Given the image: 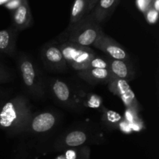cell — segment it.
Masks as SVG:
<instances>
[{"label":"cell","instance_id":"obj_14","mask_svg":"<svg viewBox=\"0 0 159 159\" xmlns=\"http://www.w3.org/2000/svg\"><path fill=\"white\" fill-rule=\"evenodd\" d=\"M17 30L15 27L0 30V53L12 55L15 51Z\"/></svg>","mask_w":159,"mask_h":159},{"label":"cell","instance_id":"obj_2","mask_svg":"<svg viewBox=\"0 0 159 159\" xmlns=\"http://www.w3.org/2000/svg\"><path fill=\"white\" fill-rule=\"evenodd\" d=\"M103 34L100 23L96 22L89 12L79 21L69 24L67 41L89 47L94 44Z\"/></svg>","mask_w":159,"mask_h":159},{"label":"cell","instance_id":"obj_23","mask_svg":"<svg viewBox=\"0 0 159 159\" xmlns=\"http://www.w3.org/2000/svg\"><path fill=\"white\" fill-rule=\"evenodd\" d=\"M98 1H99V0H88V12H89H89H91L93 9H94V7L96 6V3L98 2Z\"/></svg>","mask_w":159,"mask_h":159},{"label":"cell","instance_id":"obj_24","mask_svg":"<svg viewBox=\"0 0 159 159\" xmlns=\"http://www.w3.org/2000/svg\"><path fill=\"white\" fill-rule=\"evenodd\" d=\"M152 7L158 12L159 9V0H152Z\"/></svg>","mask_w":159,"mask_h":159},{"label":"cell","instance_id":"obj_11","mask_svg":"<svg viewBox=\"0 0 159 159\" xmlns=\"http://www.w3.org/2000/svg\"><path fill=\"white\" fill-rule=\"evenodd\" d=\"M119 2L120 0H99L90 13L94 20L101 24L110 18L116 9Z\"/></svg>","mask_w":159,"mask_h":159},{"label":"cell","instance_id":"obj_7","mask_svg":"<svg viewBox=\"0 0 159 159\" xmlns=\"http://www.w3.org/2000/svg\"><path fill=\"white\" fill-rule=\"evenodd\" d=\"M42 60L48 68L55 71H65L67 62L65 60L59 47L55 44L48 45L42 51Z\"/></svg>","mask_w":159,"mask_h":159},{"label":"cell","instance_id":"obj_8","mask_svg":"<svg viewBox=\"0 0 159 159\" xmlns=\"http://www.w3.org/2000/svg\"><path fill=\"white\" fill-rule=\"evenodd\" d=\"M57 121L56 116L51 112H43L31 117L26 130H31L34 133L42 134L51 130Z\"/></svg>","mask_w":159,"mask_h":159},{"label":"cell","instance_id":"obj_4","mask_svg":"<svg viewBox=\"0 0 159 159\" xmlns=\"http://www.w3.org/2000/svg\"><path fill=\"white\" fill-rule=\"evenodd\" d=\"M20 75L23 85L32 96L42 97L44 94V85L37 67L26 56H20L19 60Z\"/></svg>","mask_w":159,"mask_h":159},{"label":"cell","instance_id":"obj_9","mask_svg":"<svg viewBox=\"0 0 159 159\" xmlns=\"http://www.w3.org/2000/svg\"><path fill=\"white\" fill-rule=\"evenodd\" d=\"M78 75L90 84H105L110 81L113 75L108 68H88L78 71Z\"/></svg>","mask_w":159,"mask_h":159},{"label":"cell","instance_id":"obj_21","mask_svg":"<svg viewBox=\"0 0 159 159\" xmlns=\"http://www.w3.org/2000/svg\"><path fill=\"white\" fill-rule=\"evenodd\" d=\"M157 18H158V12L155 11L152 7H151L150 9L146 12V19H147L150 23H153L156 21Z\"/></svg>","mask_w":159,"mask_h":159},{"label":"cell","instance_id":"obj_26","mask_svg":"<svg viewBox=\"0 0 159 159\" xmlns=\"http://www.w3.org/2000/svg\"><path fill=\"white\" fill-rule=\"evenodd\" d=\"M1 102H2V101H0V104H1Z\"/></svg>","mask_w":159,"mask_h":159},{"label":"cell","instance_id":"obj_12","mask_svg":"<svg viewBox=\"0 0 159 159\" xmlns=\"http://www.w3.org/2000/svg\"><path fill=\"white\" fill-rule=\"evenodd\" d=\"M12 20H13V27H15L17 30L26 29L30 25L32 21V16L26 0H22L20 6L16 8Z\"/></svg>","mask_w":159,"mask_h":159},{"label":"cell","instance_id":"obj_3","mask_svg":"<svg viewBox=\"0 0 159 159\" xmlns=\"http://www.w3.org/2000/svg\"><path fill=\"white\" fill-rule=\"evenodd\" d=\"M67 65L76 71L86 69L89 63L96 57V53L89 47L65 41L59 46Z\"/></svg>","mask_w":159,"mask_h":159},{"label":"cell","instance_id":"obj_10","mask_svg":"<svg viewBox=\"0 0 159 159\" xmlns=\"http://www.w3.org/2000/svg\"><path fill=\"white\" fill-rule=\"evenodd\" d=\"M108 69L113 76L118 79H124L126 81L131 80L134 77V71L130 61L122 60H116L107 57Z\"/></svg>","mask_w":159,"mask_h":159},{"label":"cell","instance_id":"obj_1","mask_svg":"<svg viewBox=\"0 0 159 159\" xmlns=\"http://www.w3.org/2000/svg\"><path fill=\"white\" fill-rule=\"evenodd\" d=\"M32 117L27 99L18 96L0 104V128L13 134L26 130Z\"/></svg>","mask_w":159,"mask_h":159},{"label":"cell","instance_id":"obj_13","mask_svg":"<svg viewBox=\"0 0 159 159\" xmlns=\"http://www.w3.org/2000/svg\"><path fill=\"white\" fill-rule=\"evenodd\" d=\"M51 91L54 98L61 104L68 107H72V97L68 85L65 82L59 79H54L51 84Z\"/></svg>","mask_w":159,"mask_h":159},{"label":"cell","instance_id":"obj_17","mask_svg":"<svg viewBox=\"0 0 159 159\" xmlns=\"http://www.w3.org/2000/svg\"><path fill=\"white\" fill-rule=\"evenodd\" d=\"M57 159H89V149L82 148L79 150H68Z\"/></svg>","mask_w":159,"mask_h":159},{"label":"cell","instance_id":"obj_6","mask_svg":"<svg viewBox=\"0 0 159 159\" xmlns=\"http://www.w3.org/2000/svg\"><path fill=\"white\" fill-rule=\"evenodd\" d=\"M93 46L102 51L110 58L127 61L130 60V56L125 49L116 40L105 34H102Z\"/></svg>","mask_w":159,"mask_h":159},{"label":"cell","instance_id":"obj_19","mask_svg":"<svg viewBox=\"0 0 159 159\" xmlns=\"http://www.w3.org/2000/svg\"><path fill=\"white\" fill-rule=\"evenodd\" d=\"M105 117L107 118V122L110 123V124H117L118 121L121 119V116H120L118 113H114L113 111H108L107 113H106Z\"/></svg>","mask_w":159,"mask_h":159},{"label":"cell","instance_id":"obj_20","mask_svg":"<svg viewBox=\"0 0 159 159\" xmlns=\"http://www.w3.org/2000/svg\"><path fill=\"white\" fill-rule=\"evenodd\" d=\"M138 5L141 10L146 12L152 7V0H138Z\"/></svg>","mask_w":159,"mask_h":159},{"label":"cell","instance_id":"obj_16","mask_svg":"<svg viewBox=\"0 0 159 159\" xmlns=\"http://www.w3.org/2000/svg\"><path fill=\"white\" fill-rule=\"evenodd\" d=\"M87 14H89L88 0H75L71 10L70 24L79 21Z\"/></svg>","mask_w":159,"mask_h":159},{"label":"cell","instance_id":"obj_22","mask_svg":"<svg viewBox=\"0 0 159 159\" xmlns=\"http://www.w3.org/2000/svg\"><path fill=\"white\" fill-rule=\"evenodd\" d=\"M10 79V74L0 65V82H5Z\"/></svg>","mask_w":159,"mask_h":159},{"label":"cell","instance_id":"obj_18","mask_svg":"<svg viewBox=\"0 0 159 159\" xmlns=\"http://www.w3.org/2000/svg\"><path fill=\"white\" fill-rule=\"evenodd\" d=\"M88 68H108V62H107V59L102 58L96 56L94 58L92 59L91 61L89 63Z\"/></svg>","mask_w":159,"mask_h":159},{"label":"cell","instance_id":"obj_15","mask_svg":"<svg viewBox=\"0 0 159 159\" xmlns=\"http://www.w3.org/2000/svg\"><path fill=\"white\" fill-rule=\"evenodd\" d=\"M88 135L83 130H75L69 132L63 139V146L66 148H78L86 143Z\"/></svg>","mask_w":159,"mask_h":159},{"label":"cell","instance_id":"obj_25","mask_svg":"<svg viewBox=\"0 0 159 159\" xmlns=\"http://www.w3.org/2000/svg\"><path fill=\"white\" fill-rule=\"evenodd\" d=\"M9 1H11V0H0V5L4 4V3H6V2L8 3Z\"/></svg>","mask_w":159,"mask_h":159},{"label":"cell","instance_id":"obj_5","mask_svg":"<svg viewBox=\"0 0 159 159\" xmlns=\"http://www.w3.org/2000/svg\"><path fill=\"white\" fill-rule=\"evenodd\" d=\"M108 85L109 89L113 94L119 96L122 99L126 107L134 111L137 110V109H138L139 106H138V101L127 81L118 79L113 75L110 82H108Z\"/></svg>","mask_w":159,"mask_h":159}]
</instances>
